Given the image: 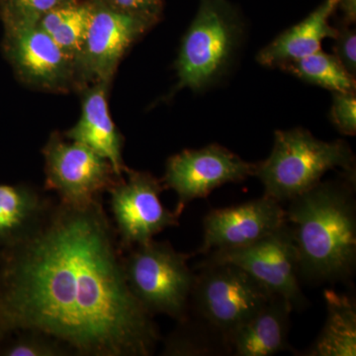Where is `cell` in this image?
I'll return each mask as SVG.
<instances>
[{"label":"cell","instance_id":"22","mask_svg":"<svg viewBox=\"0 0 356 356\" xmlns=\"http://www.w3.org/2000/svg\"><path fill=\"white\" fill-rule=\"evenodd\" d=\"M67 344L38 331H21L0 341L2 356H69Z\"/></svg>","mask_w":356,"mask_h":356},{"label":"cell","instance_id":"13","mask_svg":"<svg viewBox=\"0 0 356 356\" xmlns=\"http://www.w3.org/2000/svg\"><path fill=\"white\" fill-rule=\"evenodd\" d=\"M286 222L281 203L264 195L233 207L211 210L203 219V243L197 254L250 245Z\"/></svg>","mask_w":356,"mask_h":356},{"label":"cell","instance_id":"24","mask_svg":"<svg viewBox=\"0 0 356 356\" xmlns=\"http://www.w3.org/2000/svg\"><path fill=\"white\" fill-rule=\"evenodd\" d=\"M331 120L339 133L346 136L356 134L355 92H332Z\"/></svg>","mask_w":356,"mask_h":356},{"label":"cell","instance_id":"2","mask_svg":"<svg viewBox=\"0 0 356 356\" xmlns=\"http://www.w3.org/2000/svg\"><path fill=\"white\" fill-rule=\"evenodd\" d=\"M355 175L321 181L285 210L298 252L299 277L348 282L356 267Z\"/></svg>","mask_w":356,"mask_h":356},{"label":"cell","instance_id":"14","mask_svg":"<svg viewBox=\"0 0 356 356\" xmlns=\"http://www.w3.org/2000/svg\"><path fill=\"white\" fill-rule=\"evenodd\" d=\"M110 84L97 83L81 88V111L76 123L65 132V139L79 143L107 159L115 172L123 177V137L110 115Z\"/></svg>","mask_w":356,"mask_h":356},{"label":"cell","instance_id":"3","mask_svg":"<svg viewBox=\"0 0 356 356\" xmlns=\"http://www.w3.org/2000/svg\"><path fill=\"white\" fill-rule=\"evenodd\" d=\"M355 175V158L343 140L325 142L303 128L278 130L268 158L255 163L254 177L261 180L264 195L289 202L322 181L330 170Z\"/></svg>","mask_w":356,"mask_h":356},{"label":"cell","instance_id":"10","mask_svg":"<svg viewBox=\"0 0 356 356\" xmlns=\"http://www.w3.org/2000/svg\"><path fill=\"white\" fill-rule=\"evenodd\" d=\"M91 1V16L83 51L76 63L79 89L89 84H111L122 58L153 23Z\"/></svg>","mask_w":356,"mask_h":356},{"label":"cell","instance_id":"23","mask_svg":"<svg viewBox=\"0 0 356 356\" xmlns=\"http://www.w3.org/2000/svg\"><path fill=\"white\" fill-rule=\"evenodd\" d=\"M72 0H0L3 28L29 27L53 9Z\"/></svg>","mask_w":356,"mask_h":356},{"label":"cell","instance_id":"5","mask_svg":"<svg viewBox=\"0 0 356 356\" xmlns=\"http://www.w3.org/2000/svg\"><path fill=\"white\" fill-rule=\"evenodd\" d=\"M123 257L124 274L134 297L151 316L161 314L181 322L189 315L195 273L191 254L168 242L152 240L132 248Z\"/></svg>","mask_w":356,"mask_h":356},{"label":"cell","instance_id":"15","mask_svg":"<svg viewBox=\"0 0 356 356\" xmlns=\"http://www.w3.org/2000/svg\"><path fill=\"white\" fill-rule=\"evenodd\" d=\"M293 310L286 299L274 295L257 315L229 337L231 355L270 356L289 350L288 334Z\"/></svg>","mask_w":356,"mask_h":356},{"label":"cell","instance_id":"6","mask_svg":"<svg viewBox=\"0 0 356 356\" xmlns=\"http://www.w3.org/2000/svg\"><path fill=\"white\" fill-rule=\"evenodd\" d=\"M191 295L197 317L229 337L257 315L273 298L247 271L224 262L202 261L197 266Z\"/></svg>","mask_w":356,"mask_h":356},{"label":"cell","instance_id":"19","mask_svg":"<svg viewBox=\"0 0 356 356\" xmlns=\"http://www.w3.org/2000/svg\"><path fill=\"white\" fill-rule=\"evenodd\" d=\"M91 7L90 0H72L47 13L37 24L74 63L76 70L88 33Z\"/></svg>","mask_w":356,"mask_h":356},{"label":"cell","instance_id":"4","mask_svg":"<svg viewBox=\"0 0 356 356\" xmlns=\"http://www.w3.org/2000/svg\"><path fill=\"white\" fill-rule=\"evenodd\" d=\"M243 34L242 14L231 1L200 0L180 44L172 96L182 89L199 92L219 81L233 65Z\"/></svg>","mask_w":356,"mask_h":356},{"label":"cell","instance_id":"7","mask_svg":"<svg viewBox=\"0 0 356 356\" xmlns=\"http://www.w3.org/2000/svg\"><path fill=\"white\" fill-rule=\"evenodd\" d=\"M46 189L57 193L60 203L84 207L100 199L123 177L89 147L53 133L42 149Z\"/></svg>","mask_w":356,"mask_h":356},{"label":"cell","instance_id":"8","mask_svg":"<svg viewBox=\"0 0 356 356\" xmlns=\"http://www.w3.org/2000/svg\"><path fill=\"white\" fill-rule=\"evenodd\" d=\"M203 261L234 264L247 271L271 294L286 299L293 309L305 307L299 283L298 252L292 227L287 222L250 245L210 252Z\"/></svg>","mask_w":356,"mask_h":356},{"label":"cell","instance_id":"25","mask_svg":"<svg viewBox=\"0 0 356 356\" xmlns=\"http://www.w3.org/2000/svg\"><path fill=\"white\" fill-rule=\"evenodd\" d=\"M100 3L119 11L149 21L156 25L161 20L163 0H97Z\"/></svg>","mask_w":356,"mask_h":356},{"label":"cell","instance_id":"16","mask_svg":"<svg viewBox=\"0 0 356 356\" xmlns=\"http://www.w3.org/2000/svg\"><path fill=\"white\" fill-rule=\"evenodd\" d=\"M339 0H325L298 24L288 28L257 54V60L264 67H280L318 50L325 39H334L337 28L330 18L337 10Z\"/></svg>","mask_w":356,"mask_h":356},{"label":"cell","instance_id":"26","mask_svg":"<svg viewBox=\"0 0 356 356\" xmlns=\"http://www.w3.org/2000/svg\"><path fill=\"white\" fill-rule=\"evenodd\" d=\"M334 37V57L341 65L355 76L356 74V33L350 25L341 24L337 28Z\"/></svg>","mask_w":356,"mask_h":356},{"label":"cell","instance_id":"21","mask_svg":"<svg viewBox=\"0 0 356 356\" xmlns=\"http://www.w3.org/2000/svg\"><path fill=\"white\" fill-rule=\"evenodd\" d=\"M280 69L332 92H355V76L350 74L334 55L322 50L288 62Z\"/></svg>","mask_w":356,"mask_h":356},{"label":"cell","instance_id":"18","mask_svg":"<svg viewBox=\"0 0 356 356\" xmlns=\"http://www.w3.org/2000/svg\"><path fill=\"white\" fill-rule=\"evenodd\" d=\"M327 320L316 341L304 356H355L356 306L348 295L334 290L324 292Z\"/></svg>","mask_w":356,"mask_h":356},{"label":"cell","instance_id":"11","mask_svg":"<svg viewBox=\"0 0 356 356\" xmlns=\"http://www.w3.org/2000/svg\"><path fill=\"white\" fill-rule=\"evenodd\" d=\"M255 163H248L221 145L184 149L168 158L161 182L177 195L175 212L180 217L191 201L205 198L218 187L254 177Z\"/></svg>","mask_w":356,"mask_h":356},{"label":"cell","instance_id":"9","mask_svg":"<svg viewBox=\"0 0 356 356\" xmlns=\"http://www.w3.org/2000/svg\"><path fill=\"white\" fill-rule=\"evenodd\" d=\"M109 189L114 229L122 248H132L154 240V236L179 225V216L161 203L165 191L161 179L152 173L127 168Z\"/></svg>","mask_w":356,"mask_h":356},{"label":"cell","instance_id":"20","mask_svg":"<svg viewBox=\"0 0 356 356\" xmlns=\"http://www.w3.org/2000/svg\"><path fill=\"white\" fill-rule=\"evenodd\" d=\"M197 317V316H196ZM166 337L163 355L207 356L231 355L227 337L203 318H185Z\"/></svg>","mask_w":356,"mask_h":356},{"label":"cell","instance_id":"27","mask_svg":"<svg viewBox=\"0 0 356 356\" xmlns=\"http://www.w3.org/2000/svg\"><path fill=\"white\" fill-rule=\"evenodd\" d=\"M337 9L343 16V24L353 25L356 20V0H339Z\"/></svg>","mask_w":356,"mask_h":356},{"label":"cell","instance_id":"1","mask_svg":"<svg viewBox=\"0 0 356 356\" xmlns=\"http://www.w3.org/2000/svg\"><path fill=\"white\" fill-rule=\"evenodd\" d=\"M102 200L58 203L22 242L0 250V341L44 332L79 356H149L153 316L134 297Z\"/></svg>","mask_w":356,"mask_h":356},{"label":"cell","instance_id":"12","mask_svg":"<svg viewBox=\"0 0 356 356\" xmlns=\"http://www.w3.org/2000/svg\"><path fill=\"white\" fill-rule=\"evenodd\" d=\"M3 30L4 56L20 81L47 92L79 89L76 65L38 25Z\"/></svg>","mask_w":356,"mask_h":356},{"label":"cell","instance_id":"17","mask_svg":"<svg viewBox=\"0 0 356 356\" xmlns=\"http://www.w3.org/2000/svg\"><path fill=\"white\" fill-rule=\"evenodd\" d=\"M50 205L29 185L0 184V250L31 235L51 210Z\"/></svg>","mask_w":356,"mask_h":356}]
</instances>
